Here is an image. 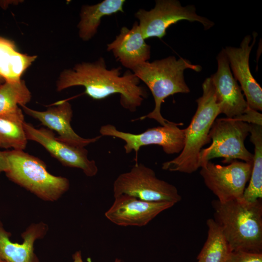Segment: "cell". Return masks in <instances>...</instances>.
<instances>
[{
  "instance_id": "cell-1",
  "label": "cell",
  "mask_w": 262,
  "mask_h": 262,
  "mask_svg": "<svg viewBox=\"0 0 262 262\" xmlns=\"http://www.w3.org/2000/svg\"><path fill=\"white\" fill-rule=\"evenodd\" d=\"M121 67L107 68L103 57L94 62H82L72 68L63 70L56 82V90L82 86L85 93L95 100H101L115 94L120 96L122 106L134 112L147 96L145 88L139 85L140 80L132 72L121 75Z\"/></svg>"
},
{
  "instance_id": "cell-2",
  "label": "cell",
  "mask_w": 262,
  "mask_h": 262,
  "mask_svg": "<svg viewBox=\"0 0 262 262\" xmlns=\"http://www.w3.org/2000/svg\"><path fill=\"white\" fill-rule=\"evenodd\" d=\"M213 219L221 227L232 251L262 252V202L243 198L213 200Z\"/></svg>"
},
{
  "instance_id": "cell-3",
  "label": "cell",
  "mask_w": 262,
  "mask_h": 262,
  "mask_svg": "<svg viewBox=\"0 0 262 262\" xmlns=\"http://www.w3.org/2000/svg\"><path fill=\"white\" fill-rule=\"evenodd\" d=\"M202 88V95L196 100V112L189 125L184 129L183 148L177 157L163 163V170L191 174L200 168L201 151L203 146L211 141L210 131L220 114L210 77L205 80Z\"/></svg>"
},
{
  "instance_id": "cell-4",
  "label": "cell",
  "mask_w": 262,
  "mask_h": 262,
  "mask_svg": "<svg viewBox=\"0 0 262 262\" xmlns=\"http://www.w3.org/2000/svg\"><path fill=\"white\" fill-rule=\"evenodd\" d=\"M190 69L200 72L202 67L193 65L183 58L177 59L174 56L145 62L134 67L132 72L142 81L150 90L154 98V109L148 114L139 118L154 119L164 126L169 121L161 113L162 104L168 97L177 93H188L190 89L184 77V71Z\"/></svg>"
},
{
  "instance_id": "cell-5",
  "label": "cell",
  "mask_w": 262,
  "mask_h": 262,
  "mask_svg": "<svg viewBox=\"0 0 262 262\" xmlns=\"http://www.w3.org/2000/svg\"><path fill=\"white\" fill-rule=\"evenodd\" d=\"M4 152L8 163L7 177L39 198L56 201L68 190L69 180L49 173L46 164L37 157L23 150Z\"/></svg>"
},
{
  "instance_id": "cell-6",
  "label": "cell",
  "mask_w": 262,
  "mask_h": 262,
  "mask_svg": "<svg viewBox=\"0 0 262 262\" xmlns=\"http://www.w3.org/2000/svg\"><path fill=\"white\" fill-rule=\"evenodd\" d=\"M250 128V124L234 118L216 119L209 133L212 144L200 152V168L204 163L216 158H223L225 164L237 160L252 163L253 154L245 145Z\"/></svg>"
},
{
  "instance_id": "cell-7",
  "label": "cell",
  "mask_w": 262,
  "mask_h": 262,
  "mask_svg": "<svg viewBox=\"0 0 262 262\" xmlns=\"http://www.w3.org/2000/svg\"><path fill=\"white\" fill-rule=\"evenodd\" d=\"M113 191L114 197L127 194L149 202H169L175 204L181 199L174 185L158 179L151 168L138 163L129 171L116 178Z\"/></svg>"
},
{
  "instance_id": "cell-8",
  "label": "cell",
  "mask_w": 262,
  "mask_h": 262,
  "mask_svg": "<svg viewBox=\"0 0 262 262\" xmlns=\"http://www.w3.org/2000/svg\"><path fill=\"white\" fill-rule=\"evenodd\" d=\"M138 20L142 35L145 40L152 37L163 38L171 25L186 20L200 23L205 30L214 23L206 17L198 15L194 5L183 6L177 0H157L155 7L149 11L139 9L134 15Z\"/></svg>"
},
{
  "instance_id": "cell-9",
  "label": "cell",
  "mask_w": 262,
  "mask_h": 262,
  "mask_svg": "<svg viewBox=\"0 0 262 262\" xmlns=\"http://www.w3.org/2000/svg\"><path fill=\"white\" fill-rule=\"evenodd\" d=\"M182 124L169 121L164 126L153 127L143 132L133 134L119 131L115 126L109 124L101 126L99 133L101 136H112L123 140L125 142V152H135L136 164L138 151L142 147L146 146L158 145L167 154L180 153L185 142V129L179 127Z\"/></svg>"
},
{
  "instance_id": "cell-10",
  "label": "cell",
  "mask_w": 262,
  "mask_h": 262,
  "mask_svg": "<svg viewBox=\"0 0 262 262\" xmlns=\"http://www.w3.org/2000/svg\"><path fill=\"white\" fill-rule=\"evenodd\" d=\"M252 163L235 160L221 165L208 161L202 165L200 174L220 202L241 199L250 177Z\"/></svg>"
},
{
  "instance_id": "cell-11",
  "label": "cell",
  "mask_w": 262,
  "mask_h": 262,
  "mask_svg": "<svg viewBox=\"0 0 262 262\" xmlns=\"http://www.w3.org/2000/svg\"><path fill=\"white\" fill-rule=\"evenodd\" d=\"M24 128L28 140L40 144L64 166L79 168L87 177L97 175L98 168L96 163L88 158V150L84 147H74L61 141L47 128L36 129L26 122Z\"/></svg>"
},
{
  "instance_id": "cell-12",
  "label": "cell",
  "mask_w": 262,
  "mask_h": 262,
  "mask_svg": "<svg viewBox=\"0 0 262 262\" xmlns=\"http://www.w3.org/2000/svg\"><path fill=\"white\" fill-rule=\"evenodd\" d=\"M175 204L169 202H149L127 194L115 197L106 217L114 224L123 227H142L157 215Z\"/></svg>"
},
{
  "instance_id": "cell-13",
  "label": "cell",
  "mask_w": 262,
  "mask_h": 262,
  "mask_svg": "<svg viewBox=\"0 0 262 262\" xmlns=\"http://www.w3.org/2000/svg\"><path fill=\"white\" fill-rule=\"evenodd\" d=\"M217 70L210 78L220 114L234 118L244 114L248 107L242 90L234 79L223 49L217 56Z\"/></svg>"
},
{
  "instance_id": "cell-14",
  "label": "cell",
  "mask_w": 262,
  "mask_h": 262,
  "mask_svg": "<svg viewBox=\"0 0 262 262\" xmlns=\"http://www.w3.org/2000/svg\"><path fill=\"white\" fill-rule=\"evenodd\" d=\"M256 33L253 42L250 35L246 36L239 47H227L223 50L228 58L232 74L238 81L246 98L249 108L255 111L262 110V89L251 74L249 59L250 52L256 42Z\"/></svg>"
},
{
  "instance_id": "cell-15",
  "label": "cell",
  "mask_w": 262,
  "mask_h": 262,
  "mask_svg": "<svg viewBox=\"0 0 262 262\" xmlns=\"http://www.w3.org/2000/svg\"><path fill=\"white\" fill-rule=\"evenodd\" d=\"M25 113L38 120L42 125L51 131H56L59 140L76 147H84L98 141L101 135L91 138H84L77 134L72 129L70 122L73 116L71 104L67 100H63L49 107L46 111H39L21 106Z\"/></svg>"
},
{
  "instance_id": "cell-16",
  "label": "cell",
  "mask_w": 262,
  "mask_h": 262,
  "mask_svg": "<svg viewBox=\"0 0 262 262\" xmlns=\"http://www.w3.org/2000/svg\"><path fill=\"white\" fill-rule=\"evenodd\" d=\"M107 50L112 51L124 67L131 70L150 58V46L145 41L137 21L131 29L122 27L115 39L107 45Z\"/></svg>"
},
{
  "instance_id": "cell-17",
  "label": "cell",
  "mask_w": 262,
  "mask_h": 262,
  "mask_svg": "<svg viewBox=\"0 0 262 262\" xmlns=\"http://www.w3.org/2000/svg\"><path fill=\"white\" fill-rule=\"evenodd\" d=\"M47 224L40 222L29 226L21 234L22 243L13 242L11 234L0 221V258L6 262H39L34 251L35 242L45 237Z\"/></svg>"
},
{
  "instance_id": "cell-18",
  "label": "cell",
  "mask_w": 262,
  "mask_h": 262,
  "mask_svg": "<svg viewBox=\"0 0 262 262\" xmlns=\"http://www.w3.org/2000/svg\"><path fill=\"white\" fill-rule=\"evenodd\" d=\"M124 0H104L94 5L82 7L80 20L77 25L80 38L88 41L97 33L101 18L118 12H124Z\"/></svg>"
},
{
  "instance_id": "cell-19",
  "label": "cell",
  "mask_w": 262,
  "mask_h": 262,
  "mask_svg": "<svg viewBox=\"0 0 262 262\" xmlns=\"http://www.w3.org/2000/svg\"><path fill=\"white\" fill-rule=\"evenodd\" d=\"M17 51L14 43L0 38V76L5 81H18L26 69L37 58Z\"/></svg>"
},
{
  "instance_id": "cell-20",
  "label": "cell",
  "mask_w": 262,
  "mask_h": 262,
  "mask_svg": "<svg viewBox=\"0 0 262 262\" xmlns=\"http://www.w3.org/2000/svg\"><path fill=\"white\" fill-rule=\"evenodd\" d=\"M24 116L19 107L10 113L0 115V148L23 150L27 138L24 128Z\"/></svg>"
},
{
  "instance_id": "cell-21",
  "label": "cell",
  "mask_w": 262,
  "mask_h": 262,
  "mask_svg": "<svg viewBox=\"0 0 262 262\" xmlns=\"http://www.w3.org/2000/svg\"><path fill=\"white\" fill-rule=\"evenodd\" d=\"M207 240L197 256V262H227L232 252L217 223L212 218L207 220Z\"/></svg>"
},
{
  "instance_id": "cell-22",
  "label": "cell",
  "mask_w": 262,
  "mask_h": 262,
  "mask_svg": "<svg viewBox=\"0 0 262 262\" xmlns=\"http://www.w3.org/2000/svg\"><path fill=\"white\" fill-rule=\"evenodd\" d=\"M250 141L254 146L252 168L243 199L253 202L262 198V126L250 124Z\"/></svg>"
},
{
  "instance_id": "cell-23",
  "label": "cell",
  "mask_w": 262,
  "mask_h": 262,
  "mask_svg": "<svg viewBox=\"0 0 262 262\" xmlns=\"http://www.w3.org/2000/svg\"><path fill=\"white\" fill-rule=\"evenodd\" d=\"M32 98L24 81H5L0 85V115L13 112L26 105Z\"/></svg>"
},
{
  "instance_id": "cell-24",
  "label": "cell",
  "mask_w": 262,
  "mask_h": 262,
  "mask_svg": "<svg viewBox=\"0 0 262 262\" xmlns=\"http://www.w3.org/2000/svg\"><path fill=\"white\" fill-rule=\"evenodd\" d=\"M227 262H262V252L232 251Z\"/></svg>"
},
{
  "instance_id": "cell-25",
  "label": "cell",
  "mask_w": 262,
  "mask_h": 262,
  "mask_svg": "<svg viewBox=\"0 0 262 262\" xmlns=\"http://www.w3.org/2000/svg\"><path fill=\"white\" fill-rule=\"evenodd\" d=\"M234 118L249 124L262 126V114L249 107L244 114Z\"/></svg>"
},
{
  "instance_id": "cell-26",
  "label": "cell",
  "mask_w": 262,
  "mask_h": 262,
  "mask_svg": "<svg viewBox=\"0 0 262 262\" xmlns=\"http://www.w3.org/2000/svg\"><path fill=\"white\" fill-rule=\"evenodd\" d=\"M7 169L8 163L5 152L0 150V173H5Z\"/></svg>"
},
{
  "instance_id": "cell-27",
  "label": "cell",
  "mask_w": 262,
  "mask_h": 262,
  "mask_svg": "<svg viewBox=\"0 0 262 262\" xmlns=\"http://www.w3.org/2000/svg\"><path fill=\"white\" fill-rule=\"evenodd\" d=\"M73 262H83L82 259V253L80 251L75 252L72 255ZM114 262H121L118 259L115 260Z\"/></svg>"
},
{
  "instance_id": "cell-28",
  "label": "cell",
  "mask_w": 262,
  "mask_h": 262,
  "mask_svg": "<svg viewBox=\"0 0 262 262\" xmlns=\"http://www.w3.org/2000/svg\"><path fill=\"white\" fill-rule=\"evenodd\" d=\"M5 82L4 79L0 76V85Z\"/></svg>"
},
{
  "instance_id": "cell-29",
  "label": "cell",
  "mask_w": 262,
  "mask_h": 262,
  "mask_svg": "<svg viewBox=\"0 0 262 262\" xmlns=\"http://www.w3.org/2000/svg\"><path fill=\"white\" fill-rule=\"evenodd\" d=\"M0 262H6L5 261L0 258Z\"/></svg>"
},
{
  "instance_id": "cell-30",
  "label": "cell",
  "mask_w": 262,
  "mask_h": 262,
  "mask_svg": "<svg viewBox=\"0 0 262 262\" xmlns=\"http://www.w3.org/2000/svg\"><path fill=\"white\" fill-rule=\"evenodd\" d=\"M1 36H0V38L1 37Z\"/></svg>"
}]
</instances>
